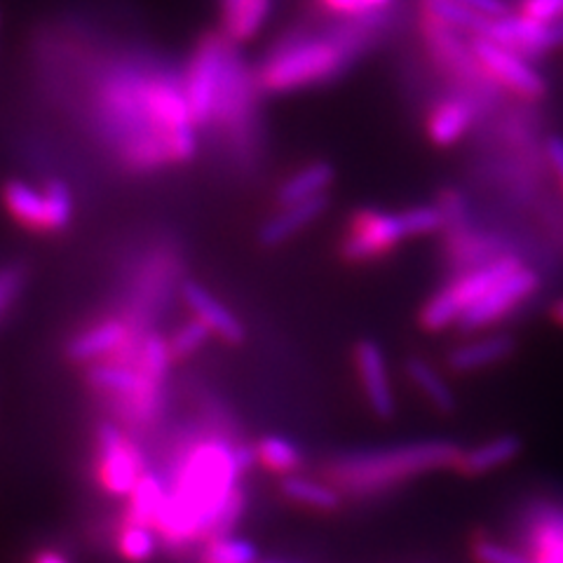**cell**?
<instances>
[{"label": "cell", "mask_w": 563, "mask_h": 563, "mask_svg": "<svg viewBox=\"0 0 563 563\" xmlns=\"http://www.w3.org/2000/svg\"><path fill=\"white\" fill-rule=\"evenodd\" d=\"M472 52L488 80L498 87L523 99H542L548 95V82H544L540 70L531 59H526L512 49H505L496 43L484 38H470Z\"/></svg>", "instance_id": "ba28073f"}, {"label": "cell", "mask_w": 563, "mask_h": 563, "mask_svg": "<svg viewBox=\"0 0 563 563\" xmlns=\"http://www.w3.org/2000/svg\"><path fill=\"white\" fill-rule=\"evenodd\" d=\"M519 266H523L521 258L515 254H507L486 263V266L463 271L461 277L451 282L444 289H439L430 301L422 306L418 314L420 327L432 333L457 324L461 317L477 303L493 285H498L503 277L515 273Z\"/></svg>", "instance_id": "5b68a950"}, {"label": "cell", "mask_w": 563, "mask_h": 563, "mask_svg": "<svg viewBox=\"0 0 563 563\" xmlns=\"http://www.w3.org/2000/svg\"><path fill=\"white\" fill-rule=\"evenodd\" d=\"M533 563H563V512L550 509L528 531Z\"/></svg>", "instance_id": "cb8c5ba5"}, {"label": "cell", "mask_w": 563, "mask_h": 563, "mask_svg": "<svg viewBox=\"0 0 563 563\" xmlns=\"http://www.w3.org/2000/svg\"><path fill=\"white\" fill-rule=\"evenodd\" d=\"M134 366L139 368L141 374L165 383V378L169 376V366H172V352H169V343L157 331H148L144 336V343L139 347V357L134 362Z\"/></svg>", "instance_id": "4316f807"}, {"label": "cell", "mask_w": 563, "mask_h": 563, "mask_svg": "<svg viewBox=\"0 0 563 563\" xmlns=\"http://www.w3.org/2000/svg\"><path fill=\"white\" fill-rule=\"evenodd\" d=\"M231 47L233 43L225 41L221 33H209L198 43L196 52H192V57L188 62L181 85H184V95L188 101L192 122H196L198 130L209 128L219 87H221V78H223L225 57L228 52H231Z\"/></svg>", "instance_id": "8992f818"}, {"label": "cell", "mask_w": 563, "mask_h": 563, "mask_svg": "<svg viewBox=\"0 0 563 563\" xmlns=\"http://www.w3.org/2000/svg\"><path fill=\"white\" fill-rule=\"evenodd\" d=\"M376 35L364 22L341 20L327 35H294L282 41L254 70L258 92L289 95L333 80L362 55Z\"/></svg>", "instance_id": "3957f363"}, {"label": "cell", "mask_w": 563, "mask_h": 563, "mask_svg": "<svg viewBox=\"0 0 563 563\" xmlns=\"http://www.w3.org/2000/svg\"><path fill=\"white\" fill-rule=\"evenodd\" d=\"M395 0H360L362 16H372V14H385V10L390 8Z\"/></svg>", "instance_id": "f35d334b"}, {"label": "cell", "mask_w": 563, "mask_h": 563, "mask_svg": "<svg viewBox=\"0 0 563 563\" xmlns=\"http://www.w3.org/2000/svg\"><path fill=\"white\" fill-rule=\"evenodd\" d=\"M544 155H548V163L556 176L559 186L563 188V136H548V141H544Z\"/></svg>", "instance_id": "d590c367"}, {"label": "cell", "mask_w": 563, "mask_h": 563, "mask_svg": "<svg viewBox=\"0 0 563 563\" xmlns=\"http://www.w3.org/2000/svg\"><path fill=\"white\" fill-rule=\"evenodd\" d=\"M355 364L362 378V387L368 407L380 420L395 418L397 401L390 387V378H387V364L385 352L376 341H360L355 347Z\"/></svg>", "instance_id": "7c38bea8"}, {"label": "cell", "mask_w": 563, "mask_h": 563, "mask_svg": "<svg viewBox=\"0 0 563 563\" xmlns=\"http://www.w3.org/2000/svg\"><path fill=\"white\" fill-rule=\"evenodd\" d=\"M472 559L477 563H531V556H526L523 552L509 548V544H503L486 536L474 538Z\"/></svg>", "instance_id": "d6a6232c"}, {"label": "cell", "mask_w": 563, "mask_h": 563, "mask_svg": "<svg viewBox=\"0 0 563 563\" xmlns=\"http://www.w3.org/2000/svg\"><path fill=\"white\" fill-rule=\"evenodd\" d=\"M407 374L437 411H442V413H453L455 411L457 401H455L451 385L444 380V376L439 374L428 360L411 357L407 362Z\"/></svg>", "instance_id": "d4e9b609"}, {"label": "cell", "mask_w": 563, "mask_h": 563, "mask_svg": "<svg viewBox=\"0 0 563 563\" xmlns=\"http://www.w3.org/2000/svg\"><path fill=\"white\" fill-rule=\"evenodd\" d=\"M407 238V228H404L399 214L380 209H360L347 223V233L341 242V256L350 263L376 261L395 252Z\"/></svg>", "instance_id": "52a82bcc"}, {"label": "cell", "mask_w": 563, "mask_h": 563, "mask_svg": "<svg viewBox=\"0 0 563 563\" xmlns=\"http://www.w3.org/2000/svg\"><path fill=\"white\" fill-rule=\"evenodd\" d=\"M99 457L97 477L111 496H130L134 484L144 474V453L132 439L120 432L113 422H103L97 434Z\"/></svg>", "instance_id": "9c48e42d"}, {"label": "cell", "mask_w": 563, "mask_h": 563, "mask_svg": "<svg viewBox=\"0 0 563 563\" xmlns=\"http://www.w3.org/2000/svg\"><path fill=\"white\" fill-rule=\"evenodd\" d=\"M552 31H554V41H556V47L563 45V16L556 22H552Z\"/></svg>", "instance_id": "b9f144b4"}, {"label": "cell", "mask_w": 563, "mask_h": 563, "mask_svg": "<svg viewBox=\"0 0 563 563\" xmlns=\"http://www.w3.org/2000/svg\"><path fill=\"white\" fill-rule=\"evenodd\" d=\"M209 336H211L209 329L205 324H200L196 317H192V320L181 324L167 339L172 360H188L190 355H196V352L209 341Z\"/></svg>", "instance_id": "4dcf8cb0"}, {"label": "cell", "mask_w": 563, "mask_h": 563, "mask_svg": "<svg viewBox=\"0 0 563 563\" xmlns=\"http://www.w3.org/2000/svg\"><path fill=\"white\" fill-rule=\"evenodd\" d=\"M130 324L122 317H111L90 329L80 331L78 336L68 343V357L80 364H97L111 360L115 352L130 339Z\"/></svg>", "instance_id": "9a60e30c"}, {"label": "cell", "mask_w": 563, "mask_h": 563, "mask_svg": "<svg viewBox=\"0 0 563 563\" xmlns=\"http://www.w3.org/2000/svg\"><path fill=\"white\" fill-rule=\"evenodd\" d=\"M477 115L479 103L467 95H455L437 101L426 120L428 139L439 148H449L472 130Z\"/></svg>", "instance_id": "5bb4252c"}, {"label": "cell", "mask_w": 563, "mask_h": 563, "mask_svg": "<svg viewBox=\"0 0 563 563\" xmlns=\"http://www.w3.org/2000/svg\"><path fill=\"white\" fill-rule=\"evenodd\" d=\"M273 0H219L221 35L233 45L254 41L266 26Z\"/></svg>", "instance_id": "d6986e66"}, {"label": "cell", "mask_w": 563, "mask_h": 563, "mask_svg": "<svg viewBox=\"0 0 563 563\" xmlns=\"http://www.w3.org/2000/svg\"><path fill=\"white\" fill-rule=\"evenodd\" d=\"M157 550V533L146 526L125 523L118 533V552L132 563H146Z\"/></svg>", "instance_id": "f1b7e54d"}, {"label": "cell", "mask_w": 563, "mask_h": 563, "mask_svg": "<svg viewBox=\"0 0 563 563\" xmlns=\"http://www.w3.org/2000/svg\"><path fill=\"white\" fill-rule=\"evenodd\" d=\"M461 453L463 449L449 439H422V442L333 457L324 474L329 484L341 493L374 496L420 474L455 467Z\"/></svg>", "instance_id": "277c9868"}, {"label": "cell", "mask_w": 563, "mask_h": 563, "mask_svg": "<svg viewBox=\"0 0 563 563\" xmlns=\"http://www.w3.org/2000/svg\"><path fill=\"white\" fill-rule=\"evenodd\" d=\"M268 563H279V561H268Z\"/></svg>", "instance_id": "7bdbcfd3"}, {"label": "cell", "mask_w": 563, "mask_h": 563, "mask_svg": "<svg viewBox=\"0 0 563 563\" xmlns=\"http://www.w3.org/2000/svg\"><path fill=\"white\" fill-rule=\"evenodd\" d=\"M515 352H517V341L509 336V333H493V336L455 345L449 352L446 366L453 374H474V372H484V368L507 362Z\"/></svg>", "instance_id": "2e32d148"}, {"label": "cell", "mask_w": 563, "mask_h": 563, "mask_svg": "<svg viewBox=\"0 0 563 563\" xmlns=\"http://www.w3.org/2000/svg\"><path fill=\"white\" fill-rule=\"evenodd\" d=\"M479 38L496 43L505 49H512L526 59L548 55V52H552L556 47L552 24L533 22V20H528V16H523L521 12H507L503 16H490Z\"/></svg>", "instance_id": "8fae6325"}, {"label": "cell", "mask_w": 563, "mask_h": 563, "mask_svg": "<svg viewBox=\"0 0 563 563\" xmlns=\"http://www.w3.org/2000/svg\"><path fill=\"white\" fill-rule=\"evenodd\" d=\"M540 289V275L531 268L519 266L515 273L503 277L498 285H493L477 303H474L455 327L461 331H479L503 320L505 314L517 310Z\"/></svg>", "instance_id": "30bf717a"}, {"label": "cell", "mask_w": 563, "mask_h": 563, "mask_svg": "<svg viewBox=\"0 0 563 563\" xmlns=\"http://www.w3.org/2000/svg\"><path fill=\"white\" fill-rule=\"evenodd\" d=\"M521 451H523V442L517 434H500V437L488 439L484 444L463 449L453 470L470 479L486 477V474L515 463L521 455Z\"/></svg>", "instance_id": "e0dca14e"}, {"label": "cell", "mask_w": 563, "mask_h": 563, "mask_svg": "<svg viewBox=\"0 0 563 563\" xmlns=\"http://www.w3.org/2000/svg\"><path fill=\"white\" fill-rule=\"evenodd\" d=\"M256 463H261L266 470L282 474V477H289L303 463V455L298 451L289 439L285 437H263L261 442L254 446Z\"/></svg>", "instance_id": "484cf974"}, {"label": "cell", "mask_w": 563, "mask_h": 563, "mask_svg": "<svg viewBox=\"0 0 563 563\" xmlns=\"http://www.w3.org/2000/svg\"><path fill=\"white\" fill-rule=\"evenodd\" d=\"M279 488L291 503L306 505L310 509H317V512H336L343 505V493L336 486H331L329 482L303 477V474L282 477Z\"/></svg>", "instance_id": "7402d4cb"}, {"label": "cell", "mask_w": 563, "mask_h": 563, "mask_svg": "<svg viewBox=\"0 0 563 563\" xmlns=\"http://www.w3.org/2000/svg\"><path fill=\"white\" fill-rule=\"evenodd\" d=\"M552 320L563 327V298H559V301L552 306Z\"/></svg>", "instance_id": "60d3db41"}, {"label": "cell", "mask_w": 563, "mask_h": 563, "mask_svg": "<svg viewBox=\"0 0 563 563\" xmlns=\"http://www.w3.org/2000/svg\"><path fill=\"white\" fill-rule=\"evenodd\" d=\"M449 3L470 8L474 12H479L484 16H503L509 12L505 0H449Z\"/></svg>", "instance_id": "8d00e7d4"}, {"label": "cell", "mask_w": 563, "mask_h": 563, "mask_svg": "<svg viewBox=\"0 0 563 563\" xmlns=\"http://www.w3.org/2000/svg\"><path fill=\"white\" fill-rule=\"evenodd\" d=\"M181 298L200 324L209 329L211 336L221 339L228 345H240L244 341V327L233 310H228L219 298L207 291L198 282H184Z\"/></svg>", "instance_id": "4fadbf2b"}, {"label": "cell", "mask_w": 563, "mask_h": 563, "mask_svg": "<svg viewBox=\"0 0 563 563\" xmlns=\"http://www.w3.org/2000/svg\"><path fill=\"white\" fill-rule=\"evenodd\" d=\"M240 474L235 446L223 439H207L192 446L157 512L155 533L172 548L207 542L211 526L238 488Z\"/></svg>", "instance_id": "7a4b0ae2"}, {"label": "cell", "mask_w": 563, "mask_h": 563, "mask_svg": "<svg viewBox=\"0 0 563 563\" xmlns=\"http://www.w3.org/2000/svg\"><path fill=\"white\" fill-rule=\"evenodd\" d=\"M0 200L14 223H20L26 231L49 235V211L43 186L35 188L29 181L10 179L0 190Z\"/></svg>", "instance_id": "ac0fdd59"}, {"label": "cell", "mask_w": 563, "mask_h": 563, "mask_svg": "<svg viewBox=\"0 0 563 563\" xmlns=\"http://www.w3.org/2000/svg\"><path fill=\"white\" fill-rule=\"evenodd\" d=\"M43 192L47 200V211H49V235L52 233H62L74 221V192L62 181V179H49L43 184Z\"/></svg>", "instance_id": "83f0119b"}, {"label": "cell", "mask_w": 563, "mask_h": 563, "mask_svg": "<svg viewBox=\"0 0 563 563\" xmlns=\"http://www.w3.org/2000/svg\"><path fill=\"white\" fill-rule=\"evenodd\" d=\"M401 223L407 228L409 238H422L432 235L444 228V217L437 205H418L399 211Z\"/></svg>", "instance_id": "1f68e13d"}, {"label": "cell", "mask_w": 563, "mask_h": 563, "mask_svg": "<svg viewBox=\"0 0 563 563\" xmlns=\"http://www.w3.org/2000/svg\"><path fill=\"white\" fill-rule=\"evenodd\" d=\"M130 505H128V515H125V523L132 526H146L153 528L157 512H161V507L167 498V488L161 482L157 474L144 472L139 477V482L134 484L132 493H130ZM155 531V528H153Z\"/></svg>", "instance_id": "603a6c76"}, {"label": "cell", "mask_w": 563, "mask_h": 563, "mask_svg": "<svg viewBox=\"0 0 563 563\" xmlns=\"http://www.w3.org/2000/svg\"><path fill=\"white\" fill-rule=\"evenodd\" d=\"M519 12L533 22L552 24L563 16V0H521Z\"/></svg>", "instance_id": "836d02e7"}, {"label": "cell", "mask_w": 563, "mask_h": 563, "mask_svg": "<svg viewBox=\"0 0 563 563\" xmlns=\"http://www.w3.org/2000/svg\"><path fill=\"white\" fill-rule=\"evenodd\" d=\"M99 113L120 161L134 172L184 165L198 155V125L181 80L120 70L101 85Z\"/></svg>", "instance_id": "6da1fadb"}, {"label": "cell", "mask_w": 563, "mask_h": 563, "mask_svg": "<svg viewBox=\"0 0 563 563\" xmlns=\"http://www.w3.org/2000/svg\"><path fill=\"white\" fill-rule=\"evenodd\" d=\"M329 207V198H317L308 202H298V205H287L279 207V211L263 223L258 240L263 246H279L289 240H294L298 233H303L308 225H312L317 219H320Z\"/></svg>", "instance_id": "ffe728a7"}, {"label": "cell", "mask_w": 563, "mask_h": 563, "mask_svg": "<svg viewBox=\"0 0 563 563\" xmlns=\"http://www.w3.org/2000/svg\"><path fill=\"white\" fill-rule=\"evenodd\" d=\"M320 3L331 14H336L339 20H357V16H362L360 0H320Z\"/></svg>", "instance_id": "74e56055"}, {"label": "cell", "mask_w": 563, "mask_h": 563, "mask_svg": "<svg viewBox=\"0 0 563 563\" xmlns=\"http://www.w3.org/2000/svg\"><path fill=\"white\" fill-rule=\"evenodd\" d=\"M200 563H256V548L250 540L221 538L207 544Z\"/></svg>", "instance_id": "f546056e"}, {"label": "cell", "mask_w": 563, "mask_h": 563, "mask_svg": "<svg viewBox=\"0 0 563 563\" xmlns=\"http://www.w3.org/2000/svg\"><path fill=\"white\" fill-rule=\"evenodd\" d=\"M24 287V271L20 266H3L0 268V314L16 301Z\"/></svg>", "instance_id": "e575fe53"}, {"label": "cell", "mask_w": 563, "mask_h": 563, "mask_svg": "<svg viewBox=\"0 0 563 563\" xmlns=\"http://www.w3.org/2000/svg\"><path fill=\"white\" fill-rule=\"evenodd\" d=\"M333 179H336V169H333L331 163H322V161L310 163L298 169L296 174H291L289 179L279 186L277 202L279 207H287V205L324 198Z\"/></svg>", "instance_id": "44dd1931"}, {"label": "cell", "mask_w": 563, "mask_h": 563, "mask_svg": "<svg viewBox=\"0 0 563 563\" xmlns=\"http://www.w3.org/2000/svg\"><path fill=\"white\" fill-rule=\"evenodd\" d=\"M531 563H533V561H531Z\"/></svg>", "instance_id": "ee69618b"}, {"label": "cell", "mask_w": 563, "mask_h": 563, "mask_svg": "<svg viewBox=\"0 0 563 563\" xmlns=\"http://www.w3.org/2000/svg\"><path fill=\"white\" fill-rule=\"evenodd\" d=\"M31 563H70L62 552H55V550H43L35 554L31 559Z\"/></svg>", "instance_id": "ab89813d"}]
</instances>
